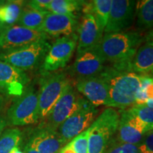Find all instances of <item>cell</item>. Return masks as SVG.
<instances>
[{
	"instance_id": "1",
	"label": "cell",
	"mask_w": 153,
	"mask_h": 153,
	"mask_svg": "<svg viewBox=\"0 0 153 153\" xmlns=\"http://www.w3.org/2000/svg\"><path fill=\"white\" fill-rule=\"evenodd\" d=\"M143 41L144 38L138 32L105 33L99 48L105 60L114 63V68L131 71V61Z\"/></svg>"
},
{
	"instance_id": "2",
	"label": "cell",
	"mask_w": 153,
	"mask_h": 153,
	"mask_svg": "<svg viewBox=\"0 0 153 153\" xmlns=\"http://www.w3.org/2000/svg\"><path fill=\"white\" fill-rule=\"evenodd\" d=\"M100 76L106 80L108 85V106L123 111L135 104L144 75L113 68L104 70Z\"/></svg>"
},
{
	"instance_id": "3",
	"label": "cell",
	"mask_w": 153,
	"mask_h": 153,
	"mask_svg": "<svg viewBox=\"0 0 153 153\" xmlns=\"http://www.w3.org/2000/svg\"><path fill=\"white\" fill-rule=\"evenodd\" d=\"M120 111L114 108H106L89 127L88 153H106L117 132Z\"/></svg>"
},
{
	"instance_id": "4",
	"label": "cell",
	"mask_w": 153,
	"mask_h": 153,
	"mask_svg": "<svg viewBox=\"0 0 153 153\" xmlns=\"http://www.w3.org/2000/svg\"><path fill=\"white\" fill-rule=\"evenodd\" d=\"M51 47L47 40H41L20 48L1 53L0 61L8 63L23 71L30 70L43 62Z\"/></svg>"
},
{
	"instance_id": "5",
	"label": "cell",
	"mask_w": 153,
	"mask_h": 153,
	"mask_svg": "<svg viewBox=\"0 0 153 153\" xmlns=\"http://www.w3.org/2000/svg\"><path fill=\"white\" fill-rule=\"evenodd\" d=\"M39 119L38 92L33 89H24L7 111L8 123L23 126L37 123Z\"/></svg>"
},
{
	"instance_id": "6",
	"label": "cell",
	"mask_w": 153,
	"mask_h": 153,
	"mask_svg": "<svg viewBox=\"0 0 153 153\" xmlns=\"http://www.w3.org/2000/svg\"><path fill=\"white\" fill-rule=\"evenodd\" d=\"M85 100L75 87L70 83L45 118L46 122L43 124L49 128L57 131L61 124L76 111Z\"/></svg>"
},
{
	"instance_id": "7",
	"label": "cell",
	"mask_w": 153,
	"mask_h": 153,
	"mask_svg": "<svg viewBox=\"0 0 153 153\" xmlns=\"http://www.w3.org/2000/svg\"><path fill=\"white\" fill-rule=\"evenodd\" d=\"M70 83L68 75L64 72H55L44 76L38 92L40 119H45L47 117Z\"/></svg>"
},
{
	"instance_id": "8",
	"label": "cell",
	"mask_w": 153,
	"mask_h": 153,
	"mask_svg": "<svg viewBox=\"0 0 153 153\" xmlns=\"http://www.w3.org/2000/svg\"><path fill=\"white\" fill-rule=\"evenodd\" d=\"M98 111L87 100L65 120L57 129L64 142L68 143L90 127L96 119Z\"/></svg>"
},
{
	"instance_id": "9",
	"label": "cell",
	"mask_w": 153,
	"mask_h": 153,
	"mask_svg": "<svg viewBox=\"0 0 153 153\" xmlns=\"http://www.w3.org/2000/svg\"><path fill=\"white\" fill-rule=\"evenodd\" d=\"M48 35L37 30L14 25L0 28V53L24 47L34 42L47 40Z\"/></svg>"
},
{
	"instance_id": "10",
	"label": "cell",
	"mask_w": 153,
	"mask_h": 153,
	"mask_svg": "<svg viewBox=\"0 0 153 153\" xmlns=\"http://www.w3.org/2000/svg\"><path fill=\"white\" fill-rule=\"evenodd\" d=\"M76 33L57 39L42 62V70L45 73L55 72L64 68L70 61L77 46Z\"/></svg>"
},
{
	"instance_id": "11",
	"label": "cell",
	"mask_w": 153,
	"mask_h": 153,
	"mask_svg": "<svg viewBox=\"0 0 153 153\" xmlns=\"http://www.w3.org/2000/svg\"><path fill=\"white\" fill-rule=\"evenodd\" d=\"M106 60L99 50V45L76 53L75 61L71 67V73L78 79L95 76L105 70Z\"/></svg>"
},
{
	"instance_id": "12",
	"label": "cell",
	"mask_w": 153,
	"mask_h": 153,
	"mask_svg": "<svg viewBox=\"0 0 153 153\" xmlns=\"http://www.w3.org/2000/svg\"><path fill=\"white\" fill-rule=\"evenodd\" d=\"M120 113L119 124L116 133V136L114 139L120 143L138 145L145 134L150 130L128 109Z\"/></svg>"
},
{
	"instance_id": "13",
	"label": "cell",
	"mask_w": 153,
	"mask_h": 153,
	"mask_svg": "<svg viewBox=\"0 0 153 153\" xmlns=\"http://www.w3.org/2000/svg\"><path fill=\"white\" fill-rule=\"evenodd\" d=\"M136 1L132 0H112L105 33L124 31L131 26L135 12Z\"/></svg>"
},
{
	"instance_id": "14",
	"label": "cell",
	"mask_w": 153,
	"mask_h": 153,
	"mask_svg": "<svg viewBox=\"0 0 153 153\" xmlns=\"http://www.w3.org/2000/svg\"><path fill=\"white\" fill-rule=\"evenodd\" d=\"M75 88L78 92L85 96L87 100L93 106L109 105L108 85L100 74L95 76L78 79Z\"/></svg>"
},
{
	"instance_id": "15",
	"label": "cell",
	"mask_w": 153,
	"mask_h": 153,
	"mask_svg": "<svg viewBox=\"0 0 153 153\" xmlns=\"http://www.w3.org/2000/svg\"><path fill=\"white\" fill-rule=\"evenodd\" d=\"M65 145L57 131L49 128L42 123L30 134L26 146L39 153H59Z\"/></svg>"
},
{
	"instance_id": "16",
	"label": "cell",
	"mask_w": 153,
	"mask_h": 153,
	"mask_svg": "<svg viewBox=\"0 0 153 153\" xmlns=\"http://www.w3.org/2000/svg\"><path fill=\"white\" fill-rule=\"evenodd\" d=\"M28 82L27 74L23 70L0 61V92L19 97Z\"/></svg>"
},
{
	"instance_id": "17",
	"label": "cell",
	"mask_w": 153,
	"mask_h": 153,
	"mask_svg": "<svg viewBox=\"0 0 153 153\" xmlns=\"http://www.w3.org/2000/svg\"><path fill=\"white\" fill-rule=\"evenodd\" d=\"M78 28L79 22L76 16L48 12L38 30L48 36L59 37L74 34Z\"/></svg>"
},
{
	"instance_id": "18",
	"label": "cell",
	"mask_w": 153,
	"mask_h": 153,
	"mask_svg": "<svg viewBox=\"0 0 153 153\" xmlns=\"http://www.w3.org/2000/svg\"><path fill=\"white\" fill-rule=\"evenodd\" d=\"M78 31L76 53L98 45L104 36L94 17L89 14L83 15Z\"/></svg>"
},
{
	"instance_id": "19",
	"label": "cell",
	"mask_w": 153,
	"mask_h": 153,
	"mask_svg": "<svg viewBox=\"0 0 153 153\" xmlns=\"http://www.w3.org/2000/svg\"><path fill=\"white\" fill-rule=\"evenodd\" d=\"M131 71L141 75L153 72V45L145 43L137 50L131 61Z\"/></svg>"
},
{
	"instance_id": "20",
	"label": "cell",
	"mask_w": 153,
	"mask_h": 153,
	"mask_svg": "<svg viewBox=\"0 0 153 153\" xmlns=\"http://www.w3.org/2000/svg\"><path fill=\"white\" fill-rule=\"evenodd\" d=\"M111 1L112 0H94L89 2L86 1L82 8L85 14H91L94 17L103 32L104 31L109 16Z\"/></svg>"
},
{
	"instance_id": "21",
	"label": "cell",
	"mask_w": 153,
	"mask_h": 153,
	"mask_svg": "<svg viewBox=\"0 0 153 153\" xmlns=\"http://www.w3.org/2000/svg\"><path fill=\"white\" fill-rule=\"evenodd\" d=\"M26 1L20 0L4 1L0 5V22L2 26L16 25Z\"/></svg>"
},
{
	"instance_id": "22",
	"label": "cell",
	"mask_w": 153,
	"mask_h": 153,
	"mask_svg": "<svg viewBox=\"0 0 153 153\" xmlns=\"http://www.w3.org/2000/svg\"><path fill=\"white\" fill-rule=\"evenodd\" d=\"M135 13L137 16V27L141 30L153 28V0L136 1Z\"/></svg>"
},
{
	"instance_id": "23",
	"label": "cell",
	"mask_w": 153,
	"mask_h": 153,
	"mask_svg": "<svg viewBox=\"0 0 153 153\" xmlns=\"http://www.w3.org/2000/svg\"><path fill=\"white\" fill-rule=\"evenodd\" d=\"M49 11L36 10L25 5L16 25L32 30H39Z\"/></svg>"
},
{
	"instance_id": "24",
	"label": "cell",
	"mask_w": 153,
	"mask_h": 153,
	"mask_svg": "<svg viewBox=\"0 0 153 153\" xmlns=\"http://www.w3.org/2000/svg\"><path fill=\"white\" fill-rule=\"evenodd\" d=\"M86 1L80 0H51L48 11L57 14L76 16L74 13L83 8Z\"/></svg>"
},
{
	"instance_id": "25",
	"label": "cell",
	"mask_w": 153,
	"mask_h": 153,
	"mask_svg": "<svg viewBox=\"0 0 153 153\" xmlns=\"http://www.w3.org/2000/svg\"><path fill=\"white\" fill-rule=\"evenodd\" d=\"M22 140V132L18 128L5 130L0 136V153H10L19 147Z\"/></svg>"
},
{
	"instance_id": "26",
	"label": "cell",
	"mask_w": 153,
	"mask_h": 153,
	"mask_svg": "<svg viewBox=\"0 0 153 153\" xmlns=\"http://www.w3.org/2000/svg\"><path fill=\"white\" fill-rule=\"evenodd\" d=\"M132 114L138 118L149 130H153V108L146 105H133L128 109Z\"/></svg>"
},
{
	"instance_id": "27",
	"label": "cell",
	"mask_w": 153,
	"mask_h": 153,
	"mask_svg": "<svg viewBox=\"0 0 153 153\" xmlns=\"http://www.w3.org/2000/svg\"><path fill=\"white\" fill-rule=\"evenodd\" d=\"M149 100H153V77L144 75L134 105H145Z\"/></svg>"
},
{
	"instance_id": "28",
	"label": "cell",
	"mask_w": 153,
	"mask_h": 153,
	"mask_svg": "<svg viewBox=\"0 0 153 153\" xmlns=\"http://www.w3.org/2000/svg\"><path fill=\"white\" fill-rule=\"evenodd\" d=\"M89 128L74 137L69 143L76 153H88V137Z\"/></svg>"
},
{
	"instance_id": "29",
	"label": "cell",
	"mask_w": 153,
	"mask_h": 153,
	"mask_svg": "<svg viewBox=\"0 0 153 153\" xmlns=\"http://www.w3.org/2000/svg\"><path fill=\"white\" fill-rule=\"evenodd\" d=\"M106 153H140V152L137 145L120 143L113 139Z\"/></svg>"
},
{
	"instance_id": "30",
	"label": "cell",
	"mask_w": 153,
	"mask_h": 153,
	"mask_svg": "<svg viewBox=\"0 0 153 153\" xmlns=\"http://www.w3.org/2000/svg\"><path fill=\"white\" fill-rule=\"evenodd\" d=\"M137 146L140 153H153V130L145 134Z\"/></svg>"
},
{
	"instance_id": "31",
	"label": "cell",
	"mask_w": 153,
	"mask_h": 153,
	"mask_svg": "<svg viewBox=\"0 0 153 153\" xmlns=\"http://www.w3.org/2000/svg\"><path fill=\"white\" fill-rule=\"evenodd\" d=\"M51 0H32L27 1L26 5L30 8L41 11H48Z\"/></svg>"
},
{
	"instance_id": "32",
	"label": "cell",
	"mask_w": 153,
	"mask_h": 153,
	"mask_svg": "<svg viewBox=\"0 0 153 153\" xmlns=\"http://www.w3.org/2000/svg\"><path fill=\"white\" fill-rule=\"evenodd\" d=\"M8 125V120L7 118H6L4 116H0V136L1 135V134L3 133V132L5 131L6 127Z\"/></svg>"
},
{
	"instance_id": "33",
	"label": "cell",
	"mask_w": 153,
	"mask_h": 153,
	"mask_svg": "<svg viewBox=\"0 0 153 153\" xmlns=\"http://www.w3.org/2000/svg\"><path fill=\"white\" fill-rule=\"evenodd\" d=\"M144 40L145 41L146 44L153 45V28L152 30H150L148 33V34L145 36Z\"/></svg>"
},
{
	"instance_id": "34",
	"label": "cell",
	"mask_w": 153,
	"mask_h": 153,
	"mask_svg": "<svg viewBox=\"0 0 153 153\" xmlns=\"http://www.w3.org/2000/svg\"><path fill=\"white\" fill-rule=\"evenodd\" d=\"M59 153H76L74 152V150L72 149V146L70 145V143H68V144L65 145L63 148L61 149Z\"/></svg>"
},
{
	"instance_id": "35",
	"label": "cell",
	"mask_w": 153,
	"mask_h": 153,
	"mask_svg": "<svg viewBox=\"0 0 153 153\" xmlns=\"http://www.w3.org/2000/svg\"><path fill=\"white\" fill-rule=\"evenodd\" d=\"M24 153H39L38 152V151H36V150H34V149L30 148V147L28 146H25V148H24Z\"/></svg>"
},
{
	"instance_id": "36",
	"label": "cell",
	"mask_w": 153,
	"mask_h": 153,
	"mask_svg": "<svg viewBox=\"0 0 153 153\" xmlns=\"http://www.w3.org/2000/svg\"><path fill=\"white\" fill-rule=\"evenodd\" d=\"M10 153H24L23 151H22L20 150V148L19 147H16V148H14L11 150V152Z\"/></svg>"
},
{
	"instance_id": "37",
	"label": "cell",
	"mask_w": 153,
	"mask_h": 153,
	"mask_svg": "<svg viewBox=\"0 0 153 153\" xmlns=\"http://www.w3.org/2000/svg\"><path fill=\"white\" fill-rule=\"evenodd\" d=\"M145 105H146V106H148L149 107H152V108H153V100L148 101Z\"/></svg>"
},
{
	"instance_id": "38",
	"label": "cell",
	"mask_w": 153,
	"mask_h": 153,
	"mask_svg": "<svg viewBox=\"0 0 153 153\" xmlns=\"http://www.w3.org/2000/svg\"><path fill=\"white\" fill-rule=\"evenodd\" d=\"M2 106H3V99H2V97L0 95V110H1Z\"/></svg>"
},
{
	"instance_id": "39",
	"label": "cell",
	"mask_w": 153,
	"mask_h": 153,
	"mask_svg": "<svg viewBox=\"0 0 153 153\" xmlns=\"http://www.w3.org/2000/svg\"><path fill=\"white\" fill-rule=\"evenodd\" d=\"M4 2V1H0V5L1 4H2Z\"/></svg>"
},
{
	"instance_id": "40",
	"label": "cell",
	"mask_w": 153,
	"mask_h": 153,
	"mask_svg": "<svg viewBox=\"0 0 153 153\" xmlns=\"http://www.w3.org/2000/svg\"><path fill=\"white\" fill-rule=\"evenodd\" d=\"M1 26H2V24H1V22H0V28H1Z\"/></svg>"
}]
</instances>
